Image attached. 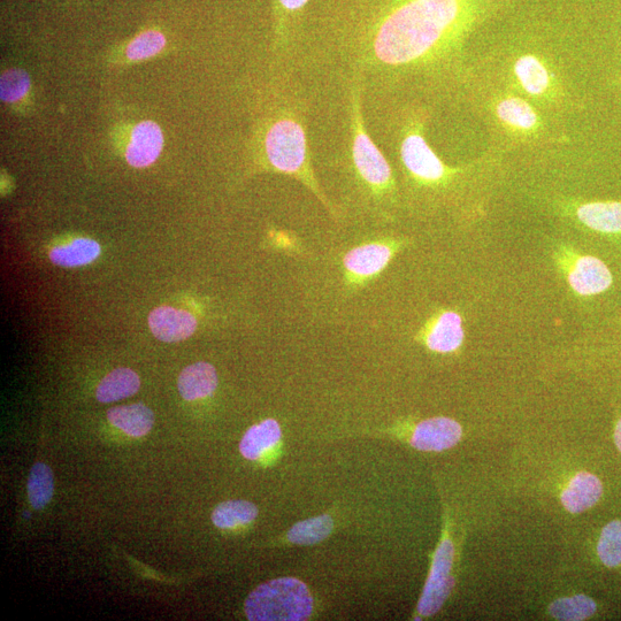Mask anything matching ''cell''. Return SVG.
Wrapping results in <instances>:
<instances>
[{"instance_id":"1","label":"cell","mask_w":621,"mask_h":621,"mask_svg":"<svg viewBox=\"0 0 621 621\" xmlns=\"http://www.w3.org/2000/svg\"><path fill=\"white\" fill-rule=\"evenodd\" d=\"M474 13L473 0H403L333 53L360 80L374 83L439 57L469 28Z\"/></svg>"},{"instance_id":"2","label":"cell","mask_w":621,"mask_h":621,"mask_svg":"<svg viewBox=\"0 0 621 621\" xmlns=\"http://www.w3.org/2000/svg\"><path fill=\"white\" fill-rule=\"evenodd\" d=\"M260 151L268 170L302 182L334 214L332 204L313 173L303 104L283 82L281 97L264 122Z\"/></svg>"},{"instance_id":"3","label":"cell","mask_w":621,"mask_h":621,"mask_svg":"<svg viewBox=\"0 0 621 621\" xmlns=\"http://www.w3.org/2000/svg\"><path fill=\"white\" fill-rule=\"evenodd\" d=\"M363 81L352 74L349 94V158L356 180L374 198L393 195V170L377 143L372 140L363 115Z\"/></svg>"},{"instance_id":"4","label":"cell","mask_w":621,"mask_h":621,"mask_svg":"<svg viewBox=\"0 0 621 621\" xmlns=\"http://www.w3.org/2000/svg\"><path fill=\"white\" fill-rule=\"evenodd\" d=\"M313 600L301 580L275 579L259 586L245 601L251 621H301L311 616Z\"/></svg>"},{"instance_id":"5","label":"cell","mask_w":621,"mask_h":621,"mask_svg":"<svg viewBox=\"0 0 621 621\" xmlns=\"http://www.w3.org/2000/svg\"><path fill=\"white\" fill-rule=\"evenodd\" d=\"M400 158L405 171L424 186H440L455 173L436 156L419 128L403 130Z\"/></svg>"},{"instance_id":"6","label":"cell","mask_w":621,"mask_h":621,"mask_svg":"<svg viewBox=\"0 0 621 621\" xmlns=\"http://www.w3.org/2000/svg\"><path fill=\"white\" fill-rule=\"evenodd\" d=\"M557 258L574 293L585 297L594 296L611 287L612 274L601 259L578 255L577 252L567 248L561 249Z\"/></svg>"},{"instance_id":"7","label":"cell","mask_w":621,"mask_h":621,"mask_svg":"<svg viewBox=\"0 0 621 621\" xmlns=\"http://www.w3.org/2000/svg\"><path fill=\"white\" fill-rule=\"evenodd\" d=\"M401 243L395 241L370 242L350 250L343 258L348 280L364 283L379 275L394 258Z\"/></svg>"},{"instance_id":"8","label":"cell","mask_w":621,"mask_h":621,"mask_svg":"<svg viewBox=\"0 0 621 621\" xmlns=\"http://www.w3.org/2000/svg\"><path fill=\"white\" fill-rule=\"evenodd\" d=\"M452 562H454V546L449 540L443 541L436 551L431 575L418 605L421 616L435 615L449 597L455 585V580L450 577Z\"/></svg>"},{"instance_id":"9","label":"cell","mask_w":621,"mask_h":621,"mask_svg":"<svg viewBox=\"0 0 621 621\" xmlns=\"http://www.w3.org/2000/svg\"><path fill=\"white\" fill-rule=\"evenodd\" d=\"M429 350L451 354L462 347L465 333L463 319L455 311H442L429 320L418 335Z\"/></svg>"},{"instance_id":"10","label":"cell","mask_w":621,"mask_h":621,"mask_svg":"<svg viewBox=\"0 0 621 621\" xmlns=\"http://www.w3.org/2000/svg\"><path fill=\"white\" fill-rule=\"evenodd\" d=\"M163 149V130L156 122L142 121L130 133L125 153L127 163L136 168L148 167L155 163Z\"/></svg>"},{"instance_id":"11","label":"cell","mask_w":621,"mask_h":621,"mask_svg":"<svg viewBox=\"0 0 621 621\" xmlns=\"http://www.w3.org/2000/svg\"><path fill=\"white\" fill-rule=\"evenodd\" d=\"M149 326L153 335L163 342H180L189 339L197 328L193 314L161 306L150 313Z\"/></svg>"},{"instance_id":"12","label":"cell","mask_w":621,"mask_h":621,"mask_svg":"<svg viewBox=\"0 0 621 621\" xmlns=\"http://www.w3.org/2000/svg\"><path fill=\"white\" fill-rule=\"evenodd\" d=\"M462 437V427L449 418H433L420 423L412 437V446L421 451L450 449Z\"/></svg>"},{"instance_id":"13","label":"cell","mask_w":621,"mask_h":621,"mask_svg":"<svg viewBox=\"0 0 621 621\" xmlns=\"http://www.w3.org/2000/svg\"><path fill=\"white\" fill-rule=\"evenodd\" d=\"M218 383L216 368L201 362L184 368L178 380V388L184 400L191 402L212 395Z\"/></svg>"},{"instance_id":"14","label":"cell","mask_w":621,"mask_h":621,"mask_svg":"<svg viewBox=\"0 0 621 621\" xmlns=\"http://www.w3.org/2000/svg\"><path fill=\"white\" fill-rule=\"evenodd\" d=\"M603 493L600 479L593 474L581 472L571 482L562 494V502L571 513L584 512L594 506Z\"/></svg>"},{"instance_id":"15","label":"cell","mask_w":621,"mask_h":621,"mask_svg":"<svg viewBox=\"0 0 621 621\" xmlns=\"http://www.w3.org/2000/svg\"><path fill=\"white\" fill-rule=\"evenodd\" d=\"M578 219L595 232L603 234L621 233V203L595 202L578 207Z\"/></svg>"},{"instance_id":"16","label":"cell","mask_w":621,"mask_h":621,"mask_svg":"<svg viewBox=\"0 0 621 621\" xmlns=\"http://www.w3.org/2000/svg\"><path fill=\"white\" fill-rule=\"evenodd\" d=\"M107 420L129 436L142 437L155 425V414L148 406L132 404L110 409Z\"/></svg>"},{"instance_id":"17","label":"cell","mask_w":621,"mask_h":621,"mask_svg":"<svg viewBox=\"0 0 621 621\" xmlns=\"http://www.w3.org/2000/svg\"><path fill=\"white\" fill-rule=\"evenodd\" d=\"M311 0H275V12L278 17L276 27H278L279 45L281 57L291 55V49L295 44V29L297 22L301 20L305 7Z\"/></svg>"},{"instance_id":"18","label":"cell","mask_w":621,"mask_h":621,"mask_svg":"<svg viewBox=\"0 0 621 621\" xmlns=\"http://www.w3.org/2000/svg\"><path fill=\"white\" fill-rule=\"evenodd\" d=\"M141 387L140 378L130 368H117L99 383L96 390L97 400L112 403L133 396Z\"/></svg>"},{"instance_id":"19","label":"cell","mask_w":621,"mask_h":621,"mask_svg":"<svg viewBox=\"0 0 621 621\" xmlns=\"http://www.w3.org/2000/svg\"><path fill=\"white\" fill-rule=\"evenodd\" d=\"M282 433L278 423L267 419L258 425L252 426L243 436L240 451L244 458L257 460L267 450L272 449L281 439Z\"/></svg>"},{"instance_id":"20","label":"cell","mask_w":621,"mask_h":621,"mask_svg":"<svg viewBox=\"0 0 621 621\" xmlns=\"http://www.w3.org/2000/svg\"><path fill=\"white\" fill-rule=\"evenodd\" d=\"M101 255V245L90 239H78L50 252L53 264L61 267L88 265Z\"/></svg>"},{"instance_id":"21","label":"cell","mask_w":621,"mask_h":621,"mask_svg":"<svg viewBox=\"0 0 621 621\" xmlns=\"http://www.w3.org/2000/svg\"><path fill=\"white\" fill-rule=\"evenodd\" d=\"M258 516L255 504L247 501H228L217 506L212 513L213 524L222 529L248 525Z\"/></svg>"},{"instance_id":"22","label":"cell","mask_w":621,"mask_h":621,"mask_svg":"<svg viewBox=\"0 0 621 621\" xmlns=\"http://www.w3.org/2000/svg\"><path fill=\"white\" fill-rule=\"evenodd\" d=\"M515 72L521 86L528 94L539 96L549 88L550 78L547 68L540 60L525 56L517 61Z\"/></svg>"},{"instance_id":"23","label":"cell","mask_w":621,"mask_h":621,"mask_svg":"<svg viewBox=\"0 0 621 621\" xmlns=\"http://www.w3.org/2000/svg\"><path fill=\"white\" fill-rule=\"evenodd\" d=\"M55 490L53 473L48 465L36 463L30 471L28 480L29 502L36 510L45 508L50 503Z\"/></svg>"},{"instance_id":"24","label":"cell","mask_w":621,"mask_h":621,"mask_svg":"<svg viewBox=\"0 0 621 621\" xmlns=\"http://www.w3.org/2000/svg\"><path fill=\"white\" fill-rule=\"evenodd\" d=\"M334 523L329 516H320L301 521L290 529L288 539L301 546H310L324 541L331 535Z\"/></svg>"},{"instance_id":"25","label":"cell","mask_w":621,"mask_h":621,"mask_svg":"<svg viewBox=\"0 0 621 621\" xmlns=\"http://www.w3.org/2000/svg\"><path fill=\"white\" fill-rule=\"evenodd\" d=\"M498 118L506 125L531 130L538 124V115L533 107L520 98H508L497 106Z\"/></svg>"},{"instance_id":"26","label":"cell","mask_w":621,"mask_h":621,"mask_svg":"<svg viewBox=\"0 0 621 621\" xmlns=\"http://www.w3.org/2000/svg\"><path fill=\"white\" fill-rule=\"evenodd\" d=\"M596 603L585 595L561 598L550 605L551 616L557 620L578 621L592 617Z\"/></svg>"},{"instance_id":"27","label":"cell","mask_w":621,"mask_h":621,"mask_svg":"<svg viewBox=\"0 0 621 621\" xmlns=\"http://www.w3.org/2000/svg\"><path fill=\"white\" fill-rule=\"evenodd\" d=\"M166 38L158 30H148L134 38L126 49L129 60L140 61L155 57L164 50Z\"/></svg>"},{"instance_id":"28","label":"cell","mask_w":621,"mask_h":621,"mask_svg":"<svg viewBox=\"0 0 621 621\" xmlns=\"http://www.w3.org/2000/svg\"><path fill=\"white\" fill-rule=\"evenodd\" d=\"M30 86L32 82L26 71L19 68L9 69L0 79V97L5 103H18L28 95Z\"/></svg>"},{"instance_id":"29","label":"cell","mask_w":621,"mask_h":621,"mask_svg":"<svg viewBox=\"0 0 621 621\" xmlns=\"http://www.w3.org/2000/svg\"><path fill=\"white\" fill-rule=\"evenodd\" d=\"M597 552L604 565L616 567L621 564V521H612L604 527Z\"/></svg>"},{"instance_id":"30","label":"cell","mask_w":621,"mask_h":621,"mask_svg":"<svg viewBox=\"0 0 621 621\" xmlns=\"http://www.w3.org/2000/svg\"><path fill=\"white\" fill-rule=\"evenodd\" d=\"M615 440L618 449L621 451V419L619 420V423L616 427Z\"/></svg>"}]
</instances>
